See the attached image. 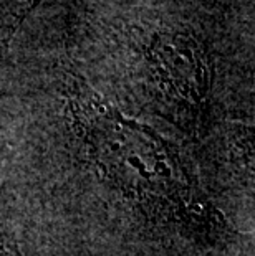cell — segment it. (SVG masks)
<instances>
[{"label": "cell", "mask_w": 255, "mask_h": 256, "mask_svg": "<svg viewBox=\"0 0 255 256\" xmlns=\"http://www.w3.org/2000/svg\"><path fill=\"white\" fill-rule=\"evenodd\" d=\"M144 60L159 111L184 132L197 136L204 128L212 90L209 52L192 35L162 32L144 46Z\"/></svg>", "instance_id": "cell-2"}, {"label": "cell", "mask_w": 255, "mask_h": 256, "mask_svg": "<svg viewBox=\"0 0 255 256\" xmlns=\"http://www.w3.org/2000/svg\"><path fill=\"white\" fill-rule=\"evenodd\" d=\"M0 256H22L17 244L10 242L2 232H0Z\"/></svg>", "instance_id": "cell-3"}, {"label": "cell", "mask_w": 255, "mask_h": 256, "mask_svg": "<svg viewBox=\"0 0 255 256\" xmlns=\"http://www.w3.org/2000/svg\"><path fill=\"white\" fill-rule=\"evenodd\" d=\"M67 108L90 172L143 228L197 248L234 240L179 150L153 128L124 116L75 74L67 86Z\"/></svg>", "instance_id": "cell-1"}]
</instances>
